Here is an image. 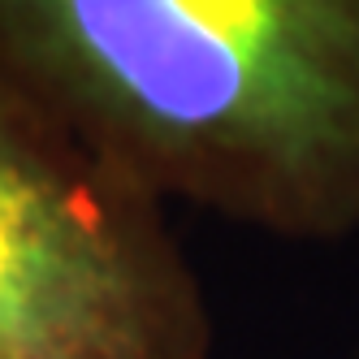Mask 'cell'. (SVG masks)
Returning a JSON list of instances; mask_svg holds the SVG:
<instances>
[{
	"instance_id": "cell-2",
	"label": "cell",
	"mask_w": 359,
	"mask_h": 359,
	"mask_svg": "<svg viewBox=\"0 0 359 359\" xmlns=\"http://www.w3.org/2000/svg\"><path fill=\"white\" fill-rule=\"evenodd\" d=\"M165 203L0 61V359H212Z\"/></svg>"
},
{
	"instance_id": "cell-1",
	"label": "cell",
	"mask_w": 359,
	"mask_h": 359,
	"mask_svg": "<svg viewBox=\"0 0 359 359\" xmlns=\"http://www.w3.org/2000/svg\"><path fill=\"white\" fill-rule=\"evenodd\" d=\"M0 61L165 208L359 234V0H0Z\"/></svg>"
}]
</instances>
